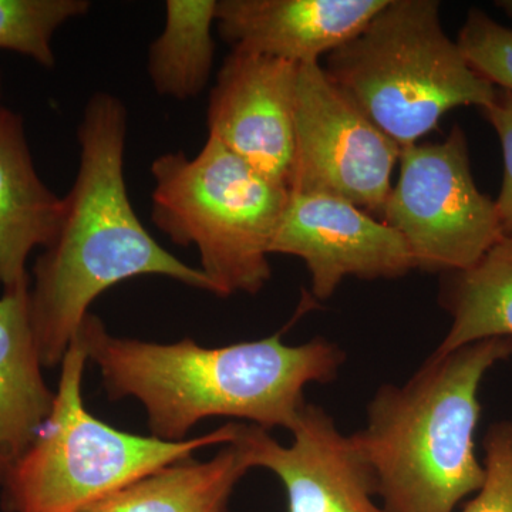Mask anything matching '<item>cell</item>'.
<instances>
[{
	"mask_svg": "<svg viewBox=\"0 0 512 512\" xmlns=\"http://www.w3.org/2000/svg\"><path fill=\"white\" fill-rule=\"evenodd\" d=\"M389 0H221L215 25L232 50L306 66L359 35Z\"/></svg>",
	"mask_w": 512,
	"mask_h": 512,
	"instance_id": "cell-12",
	"label": "cell"
},
{
	"mask_svg": "<svg viewBox=\"0 0 512 512\" xmlns=\"http://www.w3.org/2000/svg\"><path fill=\"white\" fill-rule=\"evenodd\" d=\"M251 468L244 450L232 441L210 460L177 461L83 512H228L235 487Z\"/></svg>",
	"mask_w": 512,
	"mask_h": 512,
	"instance_id": "cell-15",
	"label": "cell"
},
{
	"mask_svg": "<svg viewBox=\"0 0 512 512\" xmlns=\"http://www.w3.org/2000/svg\"><path fill=\"white\" fill-rule=\"evenodd\" d=\"M271 254L298 256L320 301L348 276L397 279L416 269L402 235L372 214L332 195L291 192Z\"/></svg>",
	"mask_w": 512,
	"mask_h": 512,
	"instance_id": "cell-9",
	"label": "cell"
},
{
	"mask_svg": "<svg viewBox=\"0 0 512 512\" xmlns=\"http://www.w3.org/2000/svg\"><path fill=\"white\" fill-rule=\"evenodd\" d=\"M215 0H168L161 35L148 50V76L158 94L175 100L200 96L214 66Z\"/></svg>",
	"mask_w": 512,
	"mask_h": 512,
	"instance_id": "cell-17",
	"label": "cell"
},
{
	"mask_svg": "<svg viewBox=\"0 0 512 512\" xmlns=\"http://www.w3.org/2000/svg\"><path fill=\"white\" fill-rule=\"evenodd\" d=\"M87 362L82 342L74 339L60 365L52 413L0 485L3 511L83 512L200 448L237 439L239 423L183 441L138 436L104 423L84 404Z\"/></svg>",
	"mask_w": 512,
	"mask_h": 512,
	"instance_id": "cell-6",
	"label": "cell"
},
{
	"mask_svg": "<svg viewBox=\"0 0 512 512\" xmlns=\"http://www.w3.org/2000/svg\"><path fill=\"white\" fill-rule=\"evenodd\" d=\"M323 69L402 148L419 143L448 111L483 110L497 93L444 32L436 0H389Z\"/></svg>",
	"mask_w": 512,
	"mask_h": 512,
	"instance_id": "cell-4",
	"label": "cell"
},
{
	"mask_svg": "<svg viewBox=\"0 0 512 512\" xmlns=\"http://www.w3.org/2000/svg\"><path fill=\"white\" fill-rule=\"evenodd\" d=\"M63 217L57 197L37 174L19 114L0 106V285L28 281L33 249L46 248Z\"/></svg>",
	"mask_w": 512,
	"mask_h": 512,
	"instance_id": "cell-14",
	"label": "cell"
},
{
	"mask_svg": "<svg viewBox=\"0 0 512 512\" xmlns=\"http://www.w3.org/2000/svg\"><path fill=\"white\" fill-rule=\"evenodd\" d=\"M90 6L87 0H0V49L50 69L56 64L52 40L57 29L86 15Z\"/></svg>",
	"mask_w": 512,
	"mask_h": 512,
	"instance_id": "cell-18",
	"label": "cell"
},
{
	"mask_svg": "<svg viewBox=\"0 0 512 512\" xmlns=\"http://www.w3.org/2000/svg\"><path fill=\"white\" fill-rule=\"evenodd\" d=\"M512 357V338L436 353L403 386L384 384L353 434L387 512H454L485 480L474 433L478 390L491 367Z\"/></svg>",
	"mask_w": 512,
	"mask_h": 512,
	"instance_id": "cell-3",
	"label": "cell"
},
{
	"mask_svg": "<svg viewBox=\"0 0 512 512\" xmlns=\"http://www.w3.org/2000/svg\"><path fill=\"white\" fill-rule=\"evenodd\" d=\"M400 154L319 63L299 67L289 191L332 195L382 221Z\"/></svg>",
	"mask_w": 512,
	"mask_h": 512,
	"instance_id": "cell-8",
	"label": "cell"
},
{
	"mask_svg": "<svg viewBox=\"0 0 512 512\" xmlns=\"http://www.w3.org/2000/svg\"><path fill=\"white\" fill-rule=\"evenodd\" d=\"M483 113L503 148V184L494 201L504 235H512V92L497 89L493 101L483 109Z\"/></svg>",
	"mask_w": 512,
	"mask_h": 512,
	"instance_id": "cell-21",
	"label": "cell"
},
{
	"mask_svg": "<svg viewBox=\"0 0 512 512\" xmlns=\"http://www.w3.org/2000/svg\"><path fill=\"white\" fill-rule=\"evenodd\" d=\"M299 66L232 50L210 93L208 136L289 188Z\"/></svg>",
	"mask_w": 512,
	"mask_h": 512,
	"instance_id": "cell-11",
	"label": "cell"
},
{
	"mask_svg": "<svg viewBox=\"0 0 512 512\" xmlns=\"http://www.w3.org/2000/svg\"><path fill=\"white\" fill-rule=\"evenodd\" d=\"M30 279L0 296V485L50 416L56 392L43 377L29 303Z\"/></svg>",
	"mask_w": 512,
	"mask_h": 512,
	"instance_id": "cell-13",
	"label": "cell"
},
{
	"mask_svg": "<svg viewBox=\"0 0 512 512\" xmlns=\"http://www.w3.org/2000/svg\"><path fill=\"white\" fill-rule=\"evenodd\" d=\"M282 446L255 424L239 423L237 443L251 467L272 471L284 484L289 512H387L373 500L372 473L352 436L322 407L306 403Z\"/></svg>",
	"mask_w": 512,
	"mask_h": 512,
	"instance_id": "cell-10",
	"label": "cell"
},
{
	"mask_svg": "<svg viewBox=\"0 0 512 512\" xmlns=\"http://www.w3.org/2000/svg\"><path fill=\"white\" fill-rule=\"evenodd\" d=\"M468 64L497 89L512 92V29L471 9L457 40Z\"/></svg>",
	"mask_w": 512,
	"mask_h": 512,
	"instance_id": "cell-19",
	"label": "cell"
},
{
	"mask_svg": "<svg viewBox=\"0 0 512 512\" xmlns=\"http://www.w3.org/2000/svg\"><path fill=\"white\" fill-rule=\"evenodd\" d=\"M485 480L463 512H512V421H500L484 437Z\"/></svg>",
	"mask_w": 512,
	"mask_h": 512,
	"instance_id": "cell-20",
	"label": "cell"
},
{
	"mask_svg": "<svg viewBox=\"0 0 512 512\" xmlns=\"http://www.w3.org/2000/svg\"><path fill=\"white\" fill-rule=\"evenodd\" d=\"M76 338L99 367L110 399L138 400L151 436L165 441L185 440L211 417L291 431L306 404L305 387L333 382L345 362L342 349L322 338L291 346L274 335L222 348L190 338L170 345L119 338L93 313Z\"/></svg>",
	"mask_w": 512,
	"mask_h": 512,
	"instance_id": "cell-1",
	"label": "cell"
},
{
	"mask_svg": "<svg viewBox=\"0 0 512 512\" xmlns=\"http://www.w3.org/2000/svg\"><path fill=\"white\" fill-rule=\"evenodd\" d=\"M440 305L451 326L436 353L512 338V235H504L471 268L444 274Z\"/></svg>",
	"mask_w": 512,
	"mask_h": 512,
	"instance_id": "cell-16",
	"label": "cell"
},
{
	"mask_svg": "<svg viewBox=\"0 0 512 512\" xmlns=\"http://www.w3.org/2000/svg\"><path fill=\"white\" fill-rule=\"evenodd\" d=\"M495 6L512 19V0H498L495 2Z\"/></svg>",
	"mask_w": 512,
	"mask_h": 512,
	"instance_id": "cell-22",
	"label": "cell"
},
{
	"mask_svg": "<svg viewBox=\"0 0 512 512\" xmlns=\"http://www.w3.org/2000/svg\"><path fill=\"white\" fill-rule=\"evenodd\" d=\"M126 137L123 101L93 94L77 131L76 180L63 198L56 235L37 258L29 289L30 319L45 367L62 365L92 303L120 282L160 275L214 293L201 269L161 247L137 217L124 177Z\"/></svg>",
	"mask_w": 512,
	"mask_h": 512,
	"instance_id": "cell-2",
	"label": "cell"
},
{
	"mask_svg": "<svg viewBox=\"0 0 512 512\" xmlns=\"http://www.w3.org/2000/svg\"><path fill=\"white\" fill-rule=\"evenodd\" d=\"M0 94H2V74H0Z\"/></svg>",
	"mask_w": 512,
	"mask_h": 512,
	"instance_id": "cell-23",
	"label": "cell"
},
{
	"mask_svg": "<svg viewBox=\"0 0 512 512\" xmlns=\"http://www.w3.org/2000/svg\"><path fill=\"white\" fill-rule=\"evenodd\" d=\"M154 225L174 244L194 245L214 295H255L271 279L268 256L289 188L208 136L195 157L165 153L151 164Z\"/></svg>",
	"mask_w": 512,
	"mask_h": 512,
	"instance_id": "cell-5",
	"label": "cell"
},
{
	"mask_svg": "<svg viewBox=\"0 0 512 512\" xmlns=\"http://www.w3.org/2000/svg\"><path fill=\"white\" fill-rule=\"evenodd\" d=\"M399 164L382 221L402 235L416 269L464 271L504 237L495 201L474 181L463 128L439 143L402 148Z\"/></svg>",
	"mask_w": 512,
	"mask_h": 512,
	"instance_id": "cell-7",
	"label": "cell"
}]
</instances>
